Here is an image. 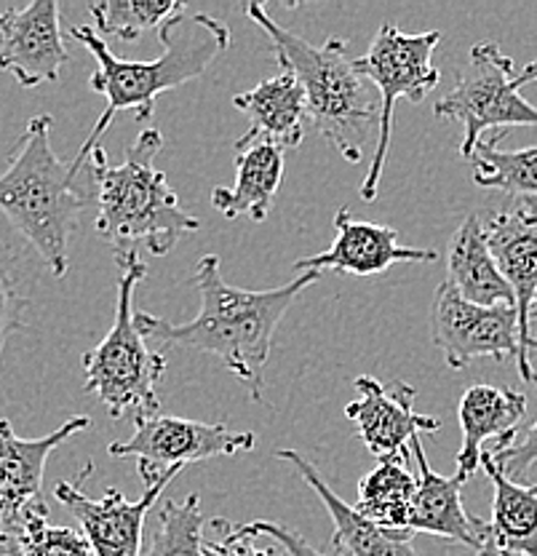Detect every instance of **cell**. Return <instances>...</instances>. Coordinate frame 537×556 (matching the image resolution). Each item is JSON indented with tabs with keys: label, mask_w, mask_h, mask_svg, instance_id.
<instances>
[{
	"label": "cell",
	"mask_w": 537,
	"mask_h": 556,
	"mask_svg": "<svg viewBox=\"0 0 537 556\" xmlns=\"http://www.w3.org/2000/svg\"><path fill=\"white\" fill-rule=\"evenodd\" d=\"M319 278V270H305L284 287L252 292L225 281L217 254H206L195 265V287L201 292L199 316L193 321L175 324L137 311V329L144 340H155L161 345L215 353L244 382L254 402L263 404V375L273 348L276 327L297 294L314 287Z\"/></svg>",
	"instance_id": "6da1fadb"
},
{
	"label": "cell",
	"mask_w": 537,
	"mask_h": 556,
	"mask_svg": "<svg viewBox=\"0 0 537 556\" xmlns=\"http://www.w3.org/2000/svg\"><path fill=\"white\" fill-rule=\"evenodd\" d=\"M67 35L84 43L86 51L94 56V73H91L89 86L91 91L107 100V108L97 118L89 139L80 144L78 155L73 159L80 166H86L94 148H100V139L105 137L115 113L131 110L137 121H150L155 100L164 91L179 89V86L201 78L206 67L230 46V30L225 22H219L212 14H193L190 9L171 16L161 27L158 38L164 43V54L153 62L118 60L107 49L105 40L86 25L71 27Z\"/></svg>",
	"instance_id": "7a4b0ae2"
},
{
	"label": "cell",
	"mask_w": 537,
	"mask_h": 556,
	"mask_svg": "<svg viewBox=\"0 0 537 556\" xmlns=\"http://www.w3.org/2000/svg\"><path fill=\"white\" fill-rule=\"evenodd\" d=\"M246 14L270 38V51L281 73L294 75L303 86L310 124L348 164H358L372 135V124H380V94L358 75L348 43L343 38H327L321 46L308 43L281 27L259 3L246 5Z\"/></svg>",
	"instance_id": "3957f363"
},
{
	"label": "cell",
	"mask_w": 537,
	"mask_h": 556,
	"mask_svg": "<svg viewBox=\"0 0 537 556\" xmlns=\"http://www.w3.org/2000/svg\"><path fill=\"white\" fill-rule=\"evenodd\" d=\"M51 115L27 121L9 169L0 174V212L25 236L49 270L65 278L71 270V236L91 195L80 185L84 166L65 164L51 148Z\"/></svg>",
	"instance_id": "277c9868"
},
{
	"label": "cell",
	"mask_w": 537,
	"mask_h": 556,
	"mask_svg": "<svg viewBox=\"0 0 537 556\" xmlns=\"http://www.w3.org/2000/svg\"><path fill=\"white\" fill-rule=\"evenodd\" d=\"M164 148L158 129H144L126 150L120 166H110L107 153L94 148L89 172L97 185V230L118 249H137L144 243L164 257L179 239L201 230V223L179 204L177 193L166 182V174L155 169V155Z\"/></svg>",
	"instance_id": "5b68a950"
},
{
	"label": "cell",
	"mask_w": 537,
	"mask_h": 556,
	"mask_svg": "<svg viewBox=\"0 0 537 556\" xmlns=\"http://www.w3.org/2000/svg\"><path fill=\"white\" fill-rule=\"evenodd\" d=\"M113 254L120 270L118 308L107 338L84 356L86 391L100 399L113 420L135 417L140 426L161 409L158 386L166 372V356L150 351L137 329L135 294L148 276V265L137 249H118Z\"/></svg>",
	"instance_id": "8992f818"
},
{
	"label": "cell",
	"mask_w": 537,
	"mask_h": 556,
	"mask_svg": "<svg viewBox=\"0 0 537 556\" xmlns=\"http://www.w3.org/2000/svg\"><path fill=\"white\" fill-rule=\"evenodd\" d=\"M438 40H442L438 30L407 35L391 22H383L367 54L356 60L358 75L367 78L380 94L378 144H374L372 166H369L367 179L361 185L363 201L378 199L380 177H383L385 159H388L391 150V135H394L396 102H423L425 94L438 86L442 73L433 65V51H436Z\"/></svg>",
	"instance_id": "52a82bcc"
},
{
	"label": "cell",
	"mask_w": 537,
	"mask_h": 556,
	"mask_svg": "<svg viewBox=\"0 0 537 556\" xmlns=\"http://www.w3.org/2000/svg\"><path fill=\"white\" fill-rule=\"evenodd\" d=\"M513 75L516 67L511 56L502 54L500 46L493 40H482L468 54V65L455 80V89L433 108L438 118L463 124V142H460L463 159L471 161L484 131L506 135L513 126L537 129V108L519 94Z\"/></svg>",
	"instance_id": "ba28073f"
},
{
	"label": "cell",
	"mask_w": 537,
	"mask_h": 556,
	"mask_svg": "<svg viewBox=\"0 0 537 556\" xmlns=\"http://www.w3.org/2000/svg\"><path fill=\"white\" fill-rule=\"evenodd\" d=\"M431 334L449 369H465L476 358H513L522 380L537 386V372L522 351L519 311L513 305H473L444 281L433 294Z\"/></svg>",
	"instance_id": "9c48e42d"
},
{
	"label": "cell",
	"mask_w": 537,
	"mask_h": 556,
	"mask_svg": "<svg viewBox=\"0 0 537 556\" xmlns=\"http://www.w3.org/2000/svg\"><path fill=\"white\" fill-rule=\"evenodd\" d=\"M254 442V433L230 431L222 422L155 415L137 426L129 442H113L107 452L113 457H137L142 482L150 486L166 477H179L190 463L250 452Z\"/></svg>",
	"instance_id": "30bf717a"
},
{
	"label": "cell",
	"mask_w": 537,
	"mask_h": 556,
	"mask_svg": "<svg viewBox=\"0 0 537 556\" xmlns=\"http://www.w3.org/2000/svg\"><path fill=\"white\" fill-rule=\"evenodd\" d=\"M94 471V463H86L80 477L75 482H60L54 486V495L67 511L78 519L80 532L91 543L97 556H142V530L144 517L155 506L161 492L175 477H166L161 482L144 486L140 501H126L124 492L107 486L100 501L86 495L80 486Z\"/></svg>",
	"instance_id": "8fae6325"
},
{
	"label": "cell",
	"mask_w": 537,
	"mask_h": 556,
	"mask_svg": "<svg viewBox=\"0 0 537 556\" xmlns=\"http://www.w3.org/2000/svg\"><path fill=\"white\" fill-rule=\"evenodd\" d=\"M478 219L489 252L516 298L522 351L529 358V308L537 294V199H508L484 208Z\"/></svg>",
	"instance_id": "7c38bea8"
},
{
	"label": "cell",
	"mask_w": 537,
	"mask_h": 556,
	"mask_svg": "<svg viewBox=\"0 0 537 556\" xmlns=\"http://www.w3.org/2000/svg\"><path fill=\"white\" fill-rule=\"evenodd\" d=\"M67 65L56 0H33L0 14V70L25 89L54 84Z\"/></svg>",
	"instance_id": "4fadbf2b"
},
{
	"label": "cell",
	"mask_w": 537,
	"mask_h": 556,
	"mask_svg": "<svg viewBox=\"0 0 537 556\" xmlns=\"http://www.w3.org/2000/svg\"><path fill=\"white\" fill-rule=\"evenodd\" d=\"M354 386L358 399L345 407V417L356 422L361 442L380 460L409 450V442L420 433L442 431L438 417L414 413L418 391L409 382H380L372 375H361Z\"/></svg>",
	"instance_id": "5bb4252c"
},
{
	"label": "cell",
	"mask_w": 537,
	"mask_h": 556,
	"mask_svg": "<svg viewBox=\"0 0 537 556\" xmlns=\"http://www.w3.org/2000/svg\"><path fill=\"white\" fill-rule=\"evenodd\" d=\"M89 428L91 417L75 415L49 437L20 439L9 420H0V525L9 535H20L25 514L43 506L40 490H43V471L51 452Z\"/></svg>",
	"instance_id": "9a60e30c"
},
{
	"label": "cell",
	"mask_w": 537,
	"mask_h": 556,
	"mask_svg": "<svg viewBox=\"0 0 537 556\" xmlns=\"http://www.w3.org/2000/svg\"><path fill=\"white\" fill-rule=\"evenodd\" d=\"M334 236L332 247L327 252L303 257L294 263L297 274L305 270H334V274H350L358 278H369L385 274L391 265L398 263H436L438 254L433 249H412L398 243V233L388 225L361 223L350 217V208L343 206L334 214Z\"/></svg>",
	"instance_id": "2e32d148"
},
{
	"label": "cell",
	"mask_w": 537,
	"mask_h": 556,
	"mask_svg": "<svg viewBox=\"0 0 537 556\" xmlns=\"http://www.w3.org/2000/svg\"><path fill=\"white\" fill-rule=\"evenodd\" d=\"M409 450H414V460H418V492H414L412 514H409L404 535L447 538V541L473 548L476 554L482 552L487 543V521L465 511L463 482L458 477H442L433 471L420 437L409 442Z\"/></svg>",
	"instance_id": "e0dca14e"
},
{
	"label": "cell",
	"mask_w": 537,
	"mask_h": 556,
	"mask_svg": "<svg viewBox=\"0 0 537 556\" xmlns=\"http://www.w3.org/2000/svg\"><path fill=\"white\" fill-rule=\"evenodd\" d=\"M527 413V396L511 388L487 386L478 382L471 386L460 399L458 420L463 431V444L458 452V473L460 482H468L482 466L484 442L495 439V450L508 447L516 439V426Z\"/></svg>",
	"instance_id": "ac0fdd59"
},
{
	"label": "cell",
	"mask_w": 537,
	"mask_h": 556,
	"mask_svg": "<svg viewBox=\"0 0 537 556\" xmlns=\"http://www.w3.org/2000/svg\"><path fill=\"white\" fill-rule=\"evenodd\" d=\"M284 179V148L270 139H235V185L212 190V206L222 217L265 223Z\"/></svg>",
	"instance_id": "d6986e66"
},
{
	"label": "cell",
	"mask_w": 537,
	"mask_h": 556,
	"mask_svg": "<svg viewBox=\"0 0 537 556\" xmlns=\"http://www.w3.org/2000/svg\"><path fill=\"white\" fill-rule=\"evenodd\" d=\"M279 460L289 463L299 477L308 482L310 490L321 497L323 508L329 511V517L334 521V535H332V548L345 556H418L412 548V538H407L404 532L385 530V527L374 525L367 517L356 511L354 506L343 501L337 492L332 490L321 479V473L316 471L314 463L305 460L299 452L294 450H276Z\"/></svg>",
	"instance_id": "ffe728a7"
},
{
	"label": "cell",
	"mask_w": 537,
	"mask_h": 556,
	"mask_svg": "<svg viewBox=\"0 0 537 556\" xmlns=\"http://www.w3.org/2000/svg\"><path fill=\"white\" fill-rule=\"evenodd\" d=\"M482 468L493 482V519L487 521V543L476 556H537V486L511 482L489 452Z\"/></svg>",
	"instance_id": "44dd1931"
},
{
	"label": "cell",
	"mask_w": 537,
	"mask_h": 556,
	"mask_svg": "<svg viewBox=\"0 0 537 556\" xmlns=\"http://www.w3.org/2000/svg\"><path fill=\"white\" fill-rule=\"evenodd\" d=\"M447 283L473 305H484V308L513 305L516 308L511 283L502 278L498 263L489 252L478 214L465 217L449 241Z\"/></svg>",
	"instance_id": "7402d4cb"
},
{
	"label": "cell",
	"mask_w": 537,
	"mask_h": 556,
	"mask_svg": "<svg viewBox=\"0 0 537 556\" xmlns=\"http://www.w3.org/2000/svg\"><path fill=\"white\" fill-rule=\"evenodd\" d=\"M233 108L250 118V131L244 137L270 139L281 148H297L308 131L310 118L303 86L289 73L259 80L252 91L235 94Z\"/></svg>",
	"instance_id": "603a6c76"
},
{
	"label": "cell",
	"mask_w": 537,
	"mask_h": 556,
	"mask_svg": "<svg viewBox=\"0 0 537 556\" xmlns=\"http://www.w3.org/2000/svg\"><path fill=\"white\" fill-rule=\"evenodd\" d=\"M418 477L409 468V450L383 457L374 471L358 482L356 511L385 530L404 532L412 514Z\"/></svg>",
	"instance_id": "cb8c5ba5"
},
{
	"label": "cell",
	"mask_w": 537,
	"mask_h": 556,
	"mask_svg": "<svg viewBox=\"0 0 537 556\" xmlns=\"http://www.w3.org/2000/svg\"><path fill=\"white\" fill-rule=\"evenodd\" d=\"M502 135L482 139L473 150V179L478 188L500 190L508 199H537V144L500 150Z\"/></svg>",
	"instance_id": "d4e9b609"
},
{
	"label": "cell",
	"mask_w": 537,
	"mask_h": 556,
	"mask_svg": "<svg viewBox=\"0 0 537 556\" xmlns=\"http://www.w3.org/2000/svg\"><path fill=\"white\" fill-rule=\"evenodd\" d=\"M188 9L177 0H102L91 3V20L100 35L135 43L148 30H161L171 16Z\"/></svg>",
	"instance_id": "484cf974"
},
{
	"label": "cell",
	"mask_w": 537,
	"mask_h": 556,
	"mask_svg": "<svg viewBox=\"0 0 537 556\" xmlns=\"http://www.w3.org/2000/svg\"><path fill=\"white\" fill-rule=\"evenodd\" d=\"M204 514L201 497L166 501L158 511V527L142 556H206L204 552Z\"/></svg>",
	"instance_id": "4316f807"
},
{
	"label": "cell",
	"mask_w": 537,
	"mask_h": 556,
	"mask_svg": "<svg viewBox=\"0 0 537 556\" xmlns=\"http://www.w3.org/2000/svg\"><path fill=\"white\" fill-rule=\"evenodd\" d=\"M20 546L27 556H97L80 530L49 525V508L36 506L20 527Z\"/></svg>",
	"instance_id": "83f0119b"
},
{
	"label": "cell",
	"mask_w": 537,
	"mask_h": 556,
	"mask_svg": "<svg viewBox=\"0 0 537 556\" xmlns=\"http://www.w3.org/2000/svg\"><path fill=\"white\" fill-rule=\"evenodd\" d=\"M206 556H286L279 546H259L257 535L246 530V525L217 517L212 519V532L204 538Z\"/></svg>",
	"instance_id": "f1b7e54d"
},
{
	"label": "cell",
	"mask_w": 537,
	"mask_h": 556,
	"mask_svg": "<svg viewBox=\"0 0 537 556\" xmlns=\"http://www.w3.org/2000/svg\"><path fill=\"white\" fill-rule=\"evenodd\" d=\"M27 298L16 289L14 254L5 243H0V358H3L5 340L25 329Z\"/></svg>",
	"instance_id": "f546056e"
},
{
	"label": "cell",
	"mask_w": 537,
	"mask_h": 556,
	"mask_svg": "<svg viewBox=\"0 0 537 556\" xmlns=\"http://www.w3.org/2000/svg\"><path fill=\"white\" fill-rule=\"evenodd\" d=\"M489 455H493V460L498 463V468L511 482H519V479L527 477L529 468L537 463V420L524 433L522 442H511L508 447L493 450Z\"/></svg>",
	"instance_id": "4dcf8cb0"
},
{
	"label": "cell",
	"mask_w": 537,
	"mask_h": 556,
	"mask_svg": "<svg viewBox=\"0 0 537 556\" xmlns=\"http://www.w3.org/2000/svg\"><path fill=\"white\" fill-rule=\"evenodd\" d=\"M246 530L252 532V535L257 538H270V541L279 543L281 548H284L286 556H345L340 552L334 554H321L319 548L310 546L308 541H305L303 535H299L297 530H292V527L281 525V521H252V525H246Z\"/></svg>",
	"instance_id": "1f68e13d"
},
{
	"label": "cell",
	"mask_w": 537,
	"mask_h": 556,
	"mask_svg": "<svg viewBox=\"0 0 537 556\" xmlns=\"http://www.w3.org/2000/svg\"><path fill=\"white\" fill-rule=\"evenodd\" d=\"M537 80V60L529 62V65H524L522 70H516V75H513V84H516V89H522V86L527 84H535Z\"/></svg>",
	"instance_id": "d6a6232c"
},
{
	"label": "cell",
	"mask_w": 537,
	"mask_h": 556,
	"mask_svg": "<svg viewBox=\"0 0 537 556\" xmlns=\"http://www.w3.org/2000/svg\"><path fill=\"white\" fill-rule=\"evenodd\" d=\"M14 541H20V538H16V535H9V532L3 530V525H0V556H3L5 552H9L11 543H14Z\"/></svg>",
	"instance_id": "836d02e7"
},
{
	"label": "cell",
	"mask_w": 537,
	"mask_h": 556,
	"mask_svg": "<svg viewBox=\"0 0 537 556\" xmlns=\"http://www.w3.org/2000/svg\"><path fill=\"white\" fill-rule=\"evenodd\" d=\"M529 334L537 338V294L533 300V308H529ZM533 338H529V340H533Z\"/></svg>",
	"instance_id": "e575fe53"
},
{
	"label": "cell",
	"mask_w": 537,
	"mask_h": 556,
	"mask_svg": "<svg viewBox=\"0 0 537 556\" xmlns=\"http://www.w3.org/2000/svg\"><path fill=\"white\" fill-rule=\"evenodd\" d=\"M3 556H27V554H25V552H22L20 541H14V543H11V548H9V552H5Z\"/></svg>",
	"instance_id": "d590c367"
},
{
	"label": "cell",
	"mask_w": 537,
	"mask_h": 556,
	"mask_svg": "<svg viewBox=\"0 0 537 556\" xmlns=\"http://www.w3.org/2000/svg\"><path fill=\"white\" fill-rule=\"evenodd\" d=\"M527 351H529V353H537V338H533V340H529Z\"/></svg>",
	"instance_id": "8d00e7d4"
},
{
	"label": "cell",
	"mask_w": 537,
	"mask_h": 556,
	"mask_svg": "<svg viewBox=\"0 0 537 556\" xmlns=\"http://www.w3.org/2000/svg\"><path fill=\"white\" fill-rule=\"evenodd\" d=\"M535 486H537V484H535Z\"/></svg>",
	"instance_id": "74e56055"
}]
</instances>
